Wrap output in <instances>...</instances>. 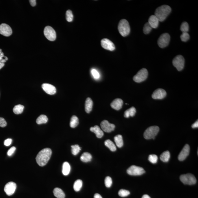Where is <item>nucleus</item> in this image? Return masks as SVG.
<instances>
[{
  "label": "nucleus",
  "instance_id": "obj_1",
  "mask_svg": "<svg viewBox=\"0 0 198 198\" xmlns=\"http://www.w3.org/2000/svg\"><path fill=\"white\" fill-rule=\"evenodd\" d=\"M52 155L51 150L50 148L43 149L38 153L36 159L37 163L41 166L47 164Z\"/></svg>",
  "mask_w": 198,
  "mask_h": 198
},
{
  "label": "nucleus",
  "instance_id": "obj_2",
  "mask_svg": "<svg viewBox=\"0 0 198 198\" xmlns=\"http://www.w3.org/2000/svg\"><path fill=\"white\" fill-rule=\"evenodd\" d=\"M171 11L170 6L163 5L158 7L155 11V15L159 21H163L166 18Z\"/></svg>",
  "mask_w": 198,
  "mask_h": 198
},
{
  "label": "nucleus",
  "instance_id": "obj_3",
  "mask_svg": "<svg viewBox=\"0 0 198 198\" xmlns=\"http://www.w3.org/2000/svg\"><path fill=\"white\" fill-rule=\"evenodd\" d=\"M118 29L121 36L125 37L129 35L130 32V28L129 23L125 19L120 21L118 25Z\"/></svg>",
  "mask_w": 198,
  "mask_h": 198
},
{
  "label": "nucleus",
  "instance_id": "obj_4",
  "mask_svg": "<svg viewBox=\"0 0 198 198\" xmlns=\"http://www.w3.org/2000/svg\"><path fill=\"white\" fill-rule=\"evenodd\" d=\"M159 131V128L158 126H152L147 128L143 136L147 140L153 139L154 140Z\"/></svg>",
  "mask_w": 198,
  "mask_h": 198
},
{
  "label": "nucleus",
  "instance_id": "obj_5",
  "mask_svg": "<svg viewBox=\"0 0 198 198\" xmlns=\"http://www.w3.org/2000/svg\"><path fill=\"white\" fill-rule=\"evenodd\" d=\"M182 182L185 185H193L196 184V179L195 176L191 174L182 175L180 177Z\"/></svg>",
  "mask_w": 198,
  "mask_h": 198
},
{
  "label": "nucleus",
  "instance_id": "obj_6",
  "mask_svg": "<svg viewBox=\"0 0 198 198\" xmlns=\"http://www.w3.org/2000/svg\"><path fill=\"white\" fill-rule=\"evenodd\" d=\"M148 75L147 70L145 68H143L138 72L133 77V80L137 83H140L145 80Z\"/></svg>",
  "mask_w": 198,
  "mask_h": 198
},
{
  "label": "nucleus",
  "instance_id": "obj_7",
  "mask_svg": "<svg viewBox=\"0 0 198 198\" xmlns=\"http://www.w3.org/2000/svg\"><path fill=\"white\" fill-rule=\"evenodd\" d=\"M127 172L128 174L132 176L142 175L145 172L143 168L134 165L128 168Z\"/></svg>",
  "mask_w": 198,
  "mask_h": 198
},
{
  "label": "nucleus",
  "instance_id": "obj_8",
  "mask_svg": "<svg viewBox=\"0 0 198 198\" xmlns=\"http://www.w3.org/2000/svg\"><path fill=\"white\" fill-rule=\"evenodd\" d=\"M185 59L181 55H178L175 57L173 61V65L177 68V70L181 71L184 69L185 65Z\"/></svg>",
  "mask_w": 198,
  "mask_h": 198
},
{
  "label": "nucleus",
  "instance_id": "obj_9",
  "mask_svg": "<svg viewBox=\"0 0 198 198\" xmlns=\"http://www.w3.org/2000/svg\"><path fill=\"white\" fill-rule=\"evenodd\" d=\"M170 40V36L169 34H163L158 38V45L160 48H163L168 46Z\"/></svg>",
  "mask_w": 198,
  "mask_h": 198
},
{
  "label": "nucleus",
  "instance_id": "obj_10",
  "mask_svg": "<svg viewBox=\"0 0 198 198\" xmlns=\"http://www.w3.org/2000/svg\"><path fill=\"white\" fill-rule=\"evenodd\" d=\"M44 34L46 38L51 41L55 40L56 38L55 31L53 28L49 26L45 28Z\"/></svg>",
  "mask_w": 198,
  "mask_h": 198
},
{
  "label": "nucleus",
  "instance_id": "obj_11",
  "mask_svg": "<svg viewBox=\"0 0 198 198\" xmlns=\"http://www.w3.org/2000/svg\"><path fill=\"white\" fill-rule=\"evenodd\" d=\"M16 188L17 185L15 183L13 182H10L5 186L4 191L8 196H11L14 193Z\"/></svg>",
  "mask_w": 198,
  "mask_h": 198
},
{
  "label": "nucleus",
  "instance_id": "obj_12",
  "mask_svg": "<svg viewBox=\"0 0 198 198\" xmlns=\"http://www.w3.org/2000/svg\"><path fill=\"white\" fill-rule=\"evenodd\" d=\"M101 45L103 49L110 51H114L115 49L114 43L110 40L106 38L102 39L101 41Z\"/></svg>",
  "mask_w": 198,
  "mask_h": 198
},
{
  "label": "nucleus",
  "instance_id": "obj_13",
  "mask_svg": "<svg viewBox=\"0 0 198 198\" xmlns=\"http://www.w3.org/2000/svg\"><path fill=\"white\" fill-rule=\"evenodd\" d=\"M101 127L102 130L106 132H110L114 130L115 126L114 124H111L106 120H104L101 123Z\"/></svg>",
  "mask_w": 198,
  "mask_h": 198
},
{
  "label": "nucleus",
  "instance_id": "obj_14",
  "mask_svg": "<svg viewBox=\"0 0 198 198\" xmlns=\"http://www.w3.org/2000/svg\"><path fill=\"white\" fill-rule=\"evenodd\" d=\"M12 34V28L8 25L2 24L0 25V34L6 37L10 36Z\"/></svg>",
  "mask_w": 198,
  "mask_h": 198
},
{
  "label": "nucleus",
  "instance_id": "obj_15",
  "mask_svg": "<svg viewBox=\"0 0 198 198\" xmlns=\"http://www.w3.org/2000/svg\"><path fill=\"white\" fill-rule=\"evenodd\" d=\"M166 95V91L162 88H158L153 92L152 98L154 99H163Z\"/></svg>",
  "mask_w": 198,
  "mask_h": 198
},
{
  "label": "nucleus",
  "instance_id": "obj_16",
  "mask_svg": "<svg viewBox=\"0 0 198 198\" xmlns=\"http://www.w3.org/2000/svg\"><path fill=\"white\" fill-rule=\"evenodd\" d=\"M190 149V148L189 145H186L179 155L178 157L179 160L181 161L185 160L189 155Z\"/></svg>",
  "mask_w": 198,
  "mask_h": 198
},
{
  "label": "nucleus",
  "instance_id": "obj_17",
  "mask_svg": "<svg viewBox=\"0 0 198 198\" xmlns=\"http://www.w3.org/2000/svg\"><path fill=\"white\" fill-rule=\"evenodd\" d=\"M42 88L45 92L49 95H54L56 92L55 87L48 83H44L42 84Z\"/></svg>",
  "mask_w": 198,
  "mask_h": 198
},
{
  "label": "nucleus",
  "instance_id": "obj_18",
  "mask_svg": "<svg viewBox=\"0 0 198 198\" xmlns=\"http://www.w3.org/2000/svg\"><path fill=\"white\" fill-rule=\"evenodd\" d=\"M123 102L120 98H116L114 99L110 104L111 107L114 110H121L122 108Z\"/></svg>",
  "mask_w": 198,
  "mask_h": 198
},
{
  "label": "nucleus",
  "instance_id": "obj_19",
  "mask_svg": "<svg viewBox=\"0 0 198 198\" xmlns=\"http://www.w3.org/2000/svg\"><path fill=\"white\" fill-rule=\"evenodd\" d=\"M148 23L151 28L155 29L158 28L159 21L155 15H151L149 19Z\"/></svg>",
  "mask_w": 198,
  "mask_h": 198
},
{
  "label": "nucleus",
  "instance_id": "obj_20",
  "mask_svg": "<svg viewBox=\"0 0 198 198\" xmlns=\"http://www.w3.org/2000/svg\"><path fill=\"white\" fill-rule=\"evenodd\" d=\"M90 130L91 132L95 133L98 138H102L104 134L103 131L98 125H96L93 127H91L90 128Z\"/></svg>",
  "mask_w": 198,
  "mask_h": 198
},
{
  "label": "nucleus",
  "instance_id": "obj_21",
  "mask_svg": "<svg viewBox=\"0 0 198 198\" xmlns=\"http://www.w3.org/2000/svg\"><path fill=\"white\" fill-rule=\"evenodd\" d=\"M93 106V102L91 98H88L86 101L85 109V111L87 113L90 112L92 110Z\"/></svg>",
  "mask_w": 198,
  "mask_h": 198
},
{
  "label": "nucleus",
  "instance_id": "obj_22",
  "mask_svg": "<svg viewBox=\"0 0 198 198\" xmlns=\"http://www.w3.org/2000/svg\"><path fill=\"white\" fill-rule=\"evenodd\" d=\"M54 196L57 198H65V195L62 189L59 188H55L53 190Z\"/></svg>",
  "mask_w": 198,
  "mask_h": 198
},
{
  "label": "nucleus",
  "instance_id": "obj_23",
  "mask_svg": "<svg viewBox=\"0 0 198 198\" xmlns=\"http://www.w3.org/2000/svg\"><path fill=\"white\" fill-rule=\"evenodd\" d=\"M136 112V109L134 107H132L127 110L125 112L124 116L125 118H128L130 116L133 117Z\"/></svg>",
  "mask_w": 198,
  "mask_h": 198
},
{
  "label": "nucleus",
  "instance_id": "obj_24",
  "mask_svg": "<svg viewBox=\"0 0 198 198\" xmlns=\"http://www.w3.org/2000/svg\"><path fill=\"white\" fill-rule=\"evenodd\" d=\"M71 170L70 164L67 162H65L62 166V174L65 176L68 175L69 174Z\"/></svg>",
  "mask_w": 198,
  "mask_h": 198
},
{
  "label": "nucleus",
  "instance_id": "obj_25",
  "mask_svg": "<svg viewBox=\"0 0 198 198\" xmlns=\"http://www.w3.org/2000/svg\"><path fill=\"white\" fill-rule=\"evenodd\" d=\"M92 156L90 153L84 152L80 157V160L83 162H90L92 159Z\"/></svg>",
  "mask_w": 198,
  "mask_h": 198
},
{
  "label": "nucleus",
  "instance_id": "obj_26",
  "mask_svg": "<svg viewBox=\"0 0 198 198\" xmlns=\"http://www.w3.org/2000/svg\"><path fill=\"white\" fill-rule=\"evenodd\" d=\"M114 140L116 145L119 148H121L123 145V137L121 135H118L114 137Z\"/></svg>",
  "mask_w": 198,
  "mask_h": 198
},
{
  "label": "nucleus",
  "instance_id": "obj_27",
  "mask_svg": "<svg viewBox=\"0 0 198 198\" xmlns=\"http://www.w3.org/2000/svg\"><path fill=\"white\" fill-rule=\"evenodd\" d=\"M105 145L112 151H114L116 150V147L115 144L111 140H106L105 142Z\"/></svg>",
  "mask_w": 198,
  "mask_h": 198
},
{
  "label": "nucleus",
  "instance_id": "obj_28",
  "mask_svg": "<svg viewBox=\"0 0 198 198\" xmlns=\"http://www.w3.org/2000/svg\"><path fill=\"white\" fill-rule=\"evenodd\" d=\"M170 158V153L169 151H165L162 153L160 156L161 160L164 162H169Z\"/></svg>",
  "mask_w": 198,
  "mask_h": 198
},
{
  "label": "nucleus",
  "instance_id": "obj_29",
  "mask_svg": "<svg viewBox=\"0 0 198 198\" xmlns=\"http://www.w3.org/2000/svg\"><path fill=\"white\" fill-rule=\"evenodd\" d=\"M79 123V119L76 116H72L71 118L70 126L71 127L74 128L77 126Z\"/></svg>",
  "mask_w": 198,
  "mask_h": 198
},
{
  "label": "nucleus",
  "instance_id": "obj_30",
  "mask_svg": "<svg viewBox=\"0 0 198 198\" xmlns=\"http://www.w3.org/2000/svg\"><path fill=\"white\" fill-rule=\"evenodd\" d=\"M48 120L47 117L45 115H41L36 119V122L38 125H41L47 123Z\"/></svg>",
  "mask_w": 198,
  "mask_h": 198
},
{
  "label": "nucleus",
  "instance_id": "obj_31",
  "mask_svg": "<svg viewBox=\"0 0 198 198\" xmlns=\"http://www.w3.org/2000/svg\"><path fill=\"white\" fill-rule=\"evenodd\" d=\"M82 181L80 180H78L75 182L73 185V189L76 192H79L82 186Z\"/></svg>",
  "mask_w": 198,
  "mask_h": 198
},
{
  "label": "nucleus",
  "instance_id": "obj_32",
  "mask_svg": "<svg viewBox=\"0 0 198 198\" xmlns=\"http://www.w3.org/2000/svg\"><path fill=\"white\" fill-rule=\"evenodd\" d=\"M24 106L19 104L14 106L13 109V111L15 114H18L23 113L24 109Z\"/></svg>",
  "mask_w": 198,
  "mask_h": 198
},
{
  "label": "nucleus",
  "instance_id": "obj_33",
  "mask_svg": "<svg viewBox=\"0 0 198 198\" xmlns=\"http://www.w3.org/2000/svg\"><path fill=\"white\" fill-rule=\"evenodd\" d=\"M72 153L74 155H76L81 151V148L78 145L71 146Z\"/></svg>",
  "mask_w": 198,
  "mask_h": 198
},
{
  "label": "nucleus",
  "instance_id": "obj_34",
  "mask_svg": "<svg viewBox=\"0 0 198 198\" xmlns=\"http://www.w3.org/2000/svg\"><path fill=\"white\" fill-rule=\"evenodd\" d=\"M180 29L182 33L188 32L189 30V24L186 22H184L182 24Z\"/></svg>",
  "mask_w": 198,
  "mask_h": 198
},
{
  "label": "nucleus",
  "instance_id": "obj_35",
  "mask_svg": "<svg viewBox=\"0 0 198 198\" xmlns=\"http://www.w3.org/2000/svg\"><path fill=\"white\" fill-rule=\"evenodd\" d=\"M66 20L69 22H71L73 20V16L72 11L68 10L66 12Z\"/></svg>",
  "mask_w": 198,
  "mask_h": 198
},
{
  "label": "nucleus",
  "instance_id": "obj_36",
  "mask_svg": "<svg viewBox=\"0 0 198 198\" xmlns=\"http://www.w3.org/2000/svg\"><path fill=\"white\" fill-rule=\"evenodd\" d=\"M151 26L149 24L148 22L146 23L145 25L143 28V31L144 33L145 34H147L149 33L152 29Z\"/></svg>",
  "mask_w": 198,
  "mask_h": 198
},
{
  "label": "nucleus",
  "instance_id": "obj_37",
  "mask_svg": "<svg viewBox=\"0 0 198 198\" xmlns=\"http://www.w3.org/2000/svg\"><path fill=\"white\" fill-rule=\"evenodd\" d=\"M118 194L119 196L121 197H125L130 194V192L126 190L121 189L119 191Z\"/></svg>",
  "mask_w": 198,
  "mask_h": 198
},
{
  "label": "nucleus",
  "instance_id": "obj_38",
  "mask_svg": "<svg viewBox=\"0 0 198 198\" xmlns=\"http://www.w3.org/2000/svg\"><path fill=\"white\" fill-rule=\"evenodd\" d=\"M91 75H92L94 78V79L97 80V79H98L100 78V74H99V72H98V71L96 70V69H92L91 70Z\"/></svg>",
  "mask_w": 198,
  "mask_h": 198
},
{
  "label": "nucleus",
  "instance_id": "obj_39",
  "mask_svg": "<svg viewBox=\"0 0 198 198\" xmlns=\"http://www.w3.org/2000/svg\"><path fill=\"white\" fill-rule=\"evenodd\" d=\"M148 160L153 164L156 163L158 160V157L155 155H150L149 156Z\"/></svg>",
  "mask_w": 198,
  "mask_h": 198
},
{
  "label": "nucleus",
  "instance_id": "obj_40",
  "mask_svg": "<svg viewBox=\"0 0 198 198\" xmlns=\"http://www.w3.org/2000/svg\"><path fill=\"white\" fill-rule=\"evenodd\" d=\"M105 184L107 188H110L112 184V181L111 177H107L105 180Z\"/></svg>",
  "mask_w": 198,
  "mask_h": 198
},
{
  "label": "nucleus",
  "instance_id": "obj_41",
  "mask_svg": "<svg viewBox=\"0 0 198 198\" xmlns=\"http://www.w3.org/2000/svg\"><path fill=\"white\" fill-rule=\"evenodd\" d=\"M181 38L182 41L187 42L189 39L190 35L188 32H183L181 35Z\"/></svg>",
  "mask_w": 198,
  "mask_h": 198
},
{
  "label": "nucleus",
  "instance_id": "obj_42",
  "mask_svg": "<svg viewBox=\"0 0 198 198\" xmlns=\"http://www.w3.org/2000/svg\"><path fill=\"white\" fill-rule=\"evenodd\" d=\"M8 60L7 57L4 55L2 51V50L0 49V62L2 63H5L8 61Z\"/></svg>",
  "mask_w": 198,
  "mask_h": 198
},
{
  "label": "nucleus",
  "instance_id": "obj_43",
  "mask_svg": "<svg viewBox=\"0 0 198 198\" xmlns=\"http://www.w3.org/2000/svg\"><path fill=\"white\" fill-rule=\"evenodd\" d=\"M7 125V122L5 119L0 117V127H4Z\"/></svg>",
  "mask_w": 198,
  "mask_h": 198
},
{
  "label": "nucleus",
  "instance_id": "obj_44",
  "mask_svg": "<svg viewBox=\"0 0 198 198\" xmlns=\"http://www.w3.org/2000/svg\"><path fill=\"white\" fill-rule=\"evenodd\" d=\"M16 150V147H12L10 149L9 151H8L7 153L8 155L9 156H11L14 153Z\"/></svg>",
  "mask_w": 198,
  "mask_h": 198
},
{
  "label": "nucleus",
  "instance_id": "obj_45",
  "mask_svg": "<svg viewBox=\"0 0 198 198\" xmlns=\"http://www.w3.org/2000/svg\"><path fill=\"white\" fill-rule=\"evenodd\" d=\"M12 141V140L11 139L9 138L7 139L4 142V145H5L7 146V147H8V146L10 145L11 144Z\"/></svg>",
  "mask_w": 198,
  "mask_h": 198
},
{
  "label": "nucleus",
  "instance_id": "obj_46",
  "mask_svg": "<svg viewBox=\"0 0 198 198\" xmlns=\"http://www.w3.org/2000/svg\"><path fill=\"white\" fill-rule=\"evenodd\" d=\"M29 1L31 6L33 7L36 6V1H35V0H30Z\"/></svg>",
  "mask_w": 198,
  "mask_h": 198
},
{
  "label": "nucleus",
  "instance_id": "obj_47",
  "mask_svg": "<svg viewBox=\"0 0 198 198\" xmlns=\"http://www.w3.org/2000/svg\"><path fill=\"white\" fill-rule=\"evenodd\" d=\"M192 128H195L198 127V120L197 121H196L192 125Z\"/></svg>",
  "mask_w": 198,
  "mask_h": 198
},
{
  "label": "nucleus",
  "instance_id": "obj_48",
  "mask_svg": "<svg viewBox=\"0 0 198 198\" xmlns=\"http://www.w3.org/2000/svg\"><path fill=\"white\" fill-rule=\"evenodd\" d=\"M94 198H102V197L99 194L96 193L94 196Z\"/></svg>",
  "mask_w": 198,
  "mask_h": 198
},
{
  "label": "nucleus",
  "instance_id": "obj_49",
  "mask_svg": "<svg viewBox=\"0 0 198 198\" xmlns=\"http://www.w3.org/2000/svg\"><path fill=\"white\" fill-rule=\"evenodd\" d=\"M142 198H151V197L148 195H143V196L142 197Z\"/></svg>",
  "mask_w": 198,
  "mask_h": 198
},
{
  "label": "nucleus",
  "instance_id": "obj_50",
  "mask_svg": "<svg viewBox=\"0 0 198 198\" xmlns=\"http://www.w3.org/2000/svg\"><path fill=\"white\" fill-rule=\"evenodd\" d=\"M5 65V64L3 63L0 62V69L2 68Z\"/></svg>",
  "mask_w": 198,
  "mask_h": 198
}]
</instances>
